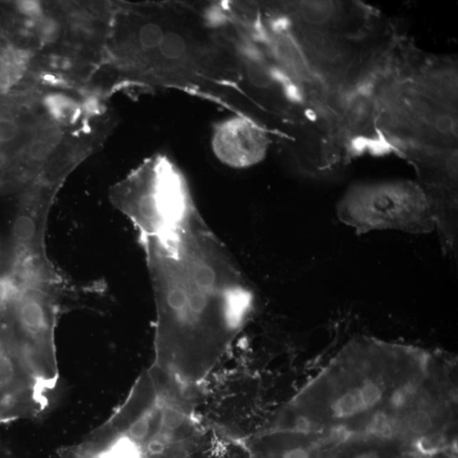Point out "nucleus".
Listing matches in <instances>:
<instances>
[{
	"label": "nucleus",
	"mask_w": 458,
	"mask_h": 458,
	"mask_svg": "<svg viewBox=\"0 0 458 458\" xmlns=\"http://www.w3.org/2000/svg\"><path fill=\"white\" fill-rule=\"evenodd\" d=\"M144 251L157 309L153 365L198 385L254 318L256 291L204 227H180Z\"/></svg>",
	"instance_id": "1"
},
{
	"label": "nucleus",
	"mask_w": 458,
	"mask_h": 458,
	"mask_svg": "<svg viewBox=\"0 0 458 458\" xmlns=\"http://www.w3.org/2000/svg\"><path fill=\"white\" fill-rule=\"evenodd\" d=\"M195 389L152 364L113 415L73 447L92 458H189L206 430Z\"/></svg>",
	"instance_id": "2"
},
{
	"label": "nucleus",
	"mask_w": 458,
	"mask_h": 458,
	"mask_svg": "<svg viewBox=\"0 0 458 458\" xmlns=\"http://www.w3.org/2000/svg\"><path fill=\"white\" fill-rule=\"evenodd\" d=\"M337 215L358 234L397 230L420 234L437 229L428 197L411 181L355 185L340 199Z\"/></svg>",
	"instance_id": "3"
},
{
	"label": "nucleus",
	"mask_w": 458,
	"mask_h": 458,
	"mask_svg": "<svg viewBox=\"0 0 458 458\" xmlns=\"http://www.w3.org/2000/svg\"><path fill=\"white\" fill-rule=\"evenodd\" d=\"M262 393L251 368H217L197 387L195 413L204 427L244 443L270 430Z\"/></svg>",
	"instance_id": "4"
},
{
	"label": "nucleus",
	"mask_w": 458,
	"mask_h": 458,
	"mask_svg": "<svg viewBox=\"0 0 458 458\" xmlns=\"http://www.w3.org/2000/svg\"><path fill=\"white\" fill-rule=\"evenodd\" d=\"M212 145L217 158L225 165L246 168L265 158L269 139L264 129L251 120L234 118L216 128Z\"/></svg>",
	"instance_id": "5"
},
{
	"label": "nucleus",
	"mask_w": 458,
	"mask_h": 458,
	"mask_svg": "<svg viewBox=\"0 0 458 458\" xmlns=\"http://www.w3.org/2000/svg\"><path fill=\"white\" fill-rule=\"evenodd\" d=\"M386 395L380 381L365 379L333 398L330 404L331 416L339 421L353 419L379 406Z\"/></svg>",
	"instance_id": "6"
},
{
	"label": "nucleus",
	"mask_w": 458,
	"mask_h": 458,
	"mask_svg": "<svg viewBox=\"0 0 458 458\" xmlns=\"http://www.w3.org/2000/svg\"><path fill=\"white\" fill-rule=\"evenodd\" d=\"M203 437L189 458H249L244 444L204 427Z\"/></svg>",
	"instance_id": "7"
},
{
	"label": "nucleus",
	"mask_w": 458,
	"mask_h": 458,
	"mask_svg": "<svg viewBox=\"0 0 458 458\" xmlns=\"http://www.w3.org/2000/svg\"><path fill=\"white\" fill-rule=\"evenodd\" d=\"M44 104L52 117L62 123H73L81 114V108L77 102L60 93L47 96Z\"/></svg>",
	"instance_id": "8"
},
{
	"label": "nucleus",
	"mask_w": 458,
	"mask_h": 458,
	"mask_svg": "<svg viewBox=\"0 0 458 458\" xmlns=\"http://www.w3.org/2000/svg\"><path fill=\"white\" fill-rule=\"evenodd\" d=\"M405 425L408 434L415 437L413 442L420 438L432 437L430 434L434 429V421L433 416L425 409L417 408L409 412Z\"/></svg>",
	"instance_id": "9"
},
{
	"label": "nucleus",
	"mask_w": 458,
	"mask_h": 458,
	"mask_svg": "<svg viewBox=\"0 0 458 458\" xmlns=\"http://www.w3.org/2000/svg\"><path fill=\"white\" fill-rule=\"evenodd\" d=\"M365 433L370 437L389 439L394 437V421L385 412L375 413L367 422Z\"/></svg>",
	"instance_id": "10"
},
{
	"label": "nucleus",
	"mask_w": 458,
	"mask_h": 458,
	"mask_svg": "<svg viewBox=\"0 0 458 458\" xmlns=\"http://www.w3.org/2000/svg\"><path fill=\"white\" fill-rule=\"evenodd\" d=\"M56 146L57 144L47 140L46 137H38L31 142L26 150V155L31 162L37 164V166L42 165L51 159Z\"/></svg>",
	"instance_id": "11"
},
{
	"label": "nucleus",
	"mask_w": 458,
	"mask_h": 458,
	"mask_svg": "<svg viewBox=\"0 0 458 458\" xmlns=\"http://www.w3.org/2000/svg\"><path fill=\"white\" fill-rule=\"evenodd\" d=\"M160 51L164 57L167 59L175 60L180 58L185 51L184 39L179 35L168 33L164 36Z\"/></svg>",
	"instance_id": "12"
},
{
	"label": "nucleus",
	"mask_w": 458,
	"mask_h": 458,
	"mask_svg": "<svg viewBox=\"0 0 458 458\" xmlns=\"http://www.w3.org/2000/svg\"><path fill=\"white\" fill-rule=\"evenodd\" d=\"M165 36L161 26L148 24L142 26L140 31V41L141 46L148 50H154L161 46L162 40Z\"/></svg>",
	"instance_id": "13"
},
{
	"label": "nucleus",
	"mask_w": 458,
	"mask_h": 458,
	"mask_svg": "<svg viewBox=\"0 0 458 458\" xmlns=\"http://www.w3.org/2000/svg\"><path fill=\"white\" fill-rule=\"evenodd\" d=\"M38 36L46 43H55L61 33L59 22L52 17L43 16L38 20Z\"/></svg>",
	"instance_id": "14"
},
{
	"label": "nucleus",
	"mask_w": 458,
	"mask_h": 458,
	"mask_svg": "<svg viewBox=\"0 0 458 458\" xmlns=\"http://www.w3.org/2000/svg\"><path fill=\"white\" fill-rule=\"evenodd\" d=\"M19 133V126L14 120L0 118V143L7 144L14 140Z\"/></svg>",
	"instance_id": "15"
},
{
	"label": "nucleus",
	"mask_w": 458,
	"mask_h": 458,
	"mask_svg": "<svg viewBox=\"0 0 458 458\" xmlns=\"http://www.w3.org/2000/svg\"><path fill=\"white\" fill-rule=\"evenodd\" d=\"M16 6L22 15L30 17V19L39 20L43 16V8L38 1L25 0V1L17 2Z\"/></svg>",
	"instance_id": "16"
},
{
	"label": "nucleus",
	"mask_w": 458,
	"mask_h": 458,
	"mask_svg": "<svg viewBox=\"0 0 458 458\" xmlns=\"http://www.w3.org/2000/svg\"><path fill=\"white\" fill-rule=\"evenodd\" d=\"M6 58V56L0 55V79L6 77L9 68H9V62Z\"/></svg>",
	"instance_id": "17"
},
{
	"label": "nucleus",
	"mask_w": 458,
	"mask_h": 458,
	"mask_svg": "<svg viewBox=\"0 0 458 458\" xmlns=\"http://www.w3.org/2000/svg\"><path fill=\"white\" fill-rule=\"evenodd\" d=\"M62 458H84V457H80V456H78V455H75V454H68V455H66L65 457H63Z\"/></svg>",
	"instance_id": "18"
}]
</instances>
